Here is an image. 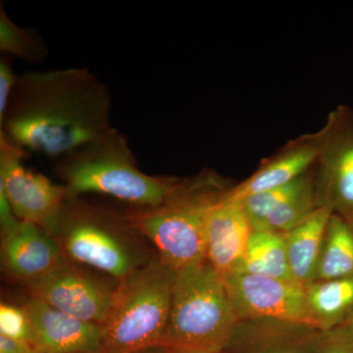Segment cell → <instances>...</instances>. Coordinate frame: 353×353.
<instances>
[{
  "mask_svg": "<svg viewBox=\"0 0 353 353\" xmlns=\"http://www.w3.org/2000/svg\"><path fill=\"white\" fill-rule=\"evenodd\" d=\"M305 294L315 328L321 332L338 328L353 312V275L316 281L305 288Z\"/></svg>",
  "mask_w": 353,
  "mask_h": 353,
  "instance_id": "obj_17",
  "label": "cell"
},
{
  "mask_svg": "<svg viewBox=\"0 0 353 353\" xmlns=\"http://www.w3.org/2000/svg\"><path fill=\"white\" fill-rule=\"evenodd\" d=\"M333 211L321 206L310 217L285 234V248L292 279L307 288L316 280L318 262Z\"/></svg>",
  "mask_w": 353,
  "mask_h": 353,
  "instance_id": "obj_16",
  "label": "cell"
},
{
  "mask_svg": "<svg viewBox=\"0 0 353 353\" xmlns=\"http://www.w3.org/2000/svg\"><path fill=\"white\" fill-rule=\"evenodd\" d=\"M226 192L209 213L206 233V261L223 277L240 261L253 231L243 203L228 199Z\"/></svg>",
  "mask_w": 353,
  "mask_h": 353,
  "instance_id": "obj_15",
  "label": "cell"
},
{
  "mask_svg": "<svg viewBox=\"0 0 353 353\" xmlns=\"http://www.w3.org/2000/svg\"><path fill=\"white\" fill-rule=\"evenodd\" d=\"M64 248L72 259L121 281L136 270L134 257L110 230L90 218L72 219L65 227Z\"/></svg>",
  "mask_w": 353,
  "mask_h": 353,
  "instance_id": "obj_11",
  "label": "cell"
},
{
  "mask_svg": "<svg viewBox=\"0 0 353 353\" xmlns=\"http://www.w3.org/2000/svg\"><path fill=\"white\" fill-rule=\"evenodd\" d=\"M315 136L318 203L353 221V108L336 106Z\"/></svg>",
  "mask_w": 353,
  "mask_h": 353,
  "instance_id": "obj_6",
  "label": "cell"
},
{
  "mask_svg": "<svg viewBox=\"0 0 353 353\" xmlns=\"http://www.w3.org/2000/svg\"><path fill=\"white\" fill-rule=\"evenodd\" d=\"M61 173L70 194H106L141 208L161 205L180 182L139 170L126 139L111 130L64 157Z\"/></svg>",
  "mask_w": 353,
  "mask_h": 353,
  "instance_id": "obj_2",
  "label": "cell"
},
{
  "mask_svg": "<svg viewBox=\"0 0 353 353\" xmlns=\"http://www.w3.org/2000/svg\"><path fill=\"white\" fill-rule=\"evenodd\" d=\"M353 221L333 213L330 218L316 281L353 275Z\"/></svg>",
  "mask_w": 353,
  "mask_h": 353,
  "instance_id": "obj_19",
  "label": "cell"
},
{
  "mask_svg": "<svg viewBox=\"0 0 353 353\" xmlns=\"http://www.w3.org/2000/svg\"><path fill=\"white\" fill-rule=\"evenodd\" d=\"M0 50L14 57L34 62L46 61L48 48L32 28H21L7 16L0 6Z\"/></svg>",
  "mask_w": 353,
  "mask_h": 353,
  "instance_id": "obj_20",
  "label": "cell"
},
{
  "mask_svg": "<svg viewBox=\"0 0 353 353\" xmlns=\"http://www.w3.org/2000/svg\"><path fill=\"white\" fill-rule=\"evenodd\" d=\"M314 181L315 175L310 170L284 187L276 188L245 197L241 203L250 218L252 229L266 219L274 211L284 205L285 202L301 194L311 183H314Z\"/></svg>",
  "mask_w": 353,
  "mask_h": 353,
  "instance_id": "obj_22",
  "label": "cell"
},
{
  "mask_svg": "<svg viewBox=\"0 0 353 353\" xmlns=\"http://www.w3.org/2000/svg\"><path fill=\"white\" fill-rule=\"evenodd\" d=\"M319 208L314 181L301 194L292 197L284 205L271 213L253 230L287 234L310 217Z\"/></svg>",
  "mask_w": 353,
  "mask_h": 353,
  "instance_id": "obj_21",
  "label": "cell"
},
{
  "mask_svg": "<svg viewBox=\"0 0 353 353\" xmlns=\"http://www.w3.org/2000/svg\"><path fill=\"white\" fill-rule=\"evenodd\" d=\"M39 353H94L101 350V325L83 321L32 297L25 306Z\"/></svg>",
  "mask_w": 353,
  "mask_h": 353,
  "instance_id": "obj_10",
  "label": "cell"
},
{
  "mask_svg": "<svg viewBox=\"0 0 353 353\" xmlns=\"http://www.w3.org/2000/svg\"><path fill=\"white\" fill-rule=\"evenodd\" d=\"M343 326L347 328L348 333L350 334V336H352L353 339V312L352 314L350 316V318H348L347 320V322L343 324Z\"/></svg>",
  "mask_w": 353,
  "mask_h": 353,
  "instance_id": "obj_28",
  "label": "cell"
},
{
  "mask_svg": "<svg viewBox=\"0 0 353 353\" xmlns=\"http://www.w3.org/2000/svg\"><path fill=\"white\" fill-rule=\"evenodd\" d=\"M164 353H169V352H167V350H165V348H164Z\"/></svg>",
  "mask_w": 353,
  "mask_h": 353,
  "instance_id": "obj_29",
  "label": "cell"
},
{
  "mask_svg": "<svg viewBox=\"0 0 353 353\" xmlns=\"http://www.w3.org/2000/svg\"><path fill=\"white\" fill-rule=\"evenodd\" d=\"M228 190L212 175L181 183L163 204L132 216V226L154 243L162 263L174 272L196 266L206 261L209 213Z\"/></svg>",
  "mask_w": 353,
  "mask_h": 353,
  "instance_id": "obj_4",
  "label": "cell"
},
{
  "mask_svg": "<svg viewBox=\"0 0 353 353\" xmlns=\"http://www.w3.org/2000/svg\"><path fill=\"white\" fill-rule=\"evenodd\" d=\"M2 252L9 273L29 284L65 263L57 241L43 228L23 221L3 234Z\"/></svg>",
  "mask_w": 353,
  "mask_h": 353,
  "instance_id": "obj_13",
  "label": "cell"
},
{
  "mask_svg": "<svg viewBox=\"0 0 353 353\" xmlns=\"http://www.w3.org/2000/svg\"><path fill=\"white\" fill-rule=\"evenodd\" d=\"M32 297L70 316L102 325L112 307L116 290L83 275L66 263L30 283Z\"/></svg>",
  "mask_w": 353,
  "mask_h": 353,
  "instance_id": "obj_9",
  "label": "cell"
},
{
  "mask_svg": "<svg viewBox=\"0 0 353 353\" xmlns=\"http://www.w3.org/2000/svg\"><path fill=\"white\" fill-rule=\"evenodd\" d=\"M24 150L0 132V192L6 194L14 216L52 232L60 226L67 189L55 185L22 164Z\"/></svg>",
  "mask_w": 353,
  "mask_h": 353,
  "instance_id": "obj_7",
  "label": "cell"
},
{
  "mask_svg": "<svg viewBox=\"0 0 353 353\" xmlns=\"http://www.w3.org/2000/svg\"><path fill=\"white\" fill-rule=\"evenodd\" d=\"M320 353H353V339L343 325L321 332Z\"/></svg>",
  "mask_w": 353,
  "mask_h": 353,
  "instance_id": "obj_24",
  "label": "cell"
},
{
  "mask_svg": "<svg viewBox=\"0 0 353 353\" xmlns=\"http://www.w3.org/2000/svg\"><path fill=\"white\" fill-rule=\"evenodd\" d=\"M0 353H39L31 343L0 334Z\"/></svg>",
  "mask_w": 353,
  "mask_h": 353,
  "instance_id": "obj_26",
  "label": "cell"
},
{
  "mask_svg": "<svg viewBox=\"0 0 353 353\" xmlns=\"http://www.w3.org/2000/svg\"><path fill=\"white\" fill-rule=\"evenodd\" d=\"M175 275L160 261L136 269L121 281L110 312L101 325L102 353H138L161 347Z\"/></svg>",
  "mask_w": 353,
  "mask_h": 353,
  "instance_id": "obj_5",
  "label": "cell"
},
{
  "mask_svg": "<svg viewBox=\"0 0 353 353\" xmlns=\"http://www.w3.org/2000/svg\"><path fill=\"white\" fill-rule=\"evenodd\" d=\"M320 334L299 323L240 320L222 353H320Z\"/></svg>",
  "mask_w": 353,
  "mask_h": 353,
  "instance_id": "obj_12",
  "label": "cell"
},
{
  "mask_svg": "<svg viewBox=\"0 0 353 353\" xmlns=\"http://www.w3.org/2000/svg\"><path fill=\"white\" fill-rule=\"evenodd\" d=\"M94 353H97V352H94Z\"/></svg>",
  "mask_w": 353,
  "mask_h": 353,
  "instance_id": "obj_30",
  "label": "cell"
},
{
  "mask_svg": "<svg viewBox=\"0 0 353 353\" xmlns=\"http://www.w3.org/2000/svg\"><path fill=\"white\" fill-rule=\"evenodd\" d=\"M224 280L239 320H281L315 328L305 289L294 281L243 273L227 274Z\"/></svg>",
  "mask_w": 353,
  "mask_h": 353,
  "instance_id": "obj_8",
  "label": "cell"
},
{
  "mask_svg": "<svg viewBox=\"0 0 353 353\" xmlns=\"http://www.w3.org/2000/svg\"><path fill=\"white\" fill-rule=\"evenodd\" d=\"M230 273L294 281L288 261L285 234L253 230L243 256Z\"/></svg>",
  "mask_w": 353,
  "mask_h": 353,
  "instance_id": "obj_18",
  "label": "cell"
},
{
  "mask_svg": "<svg viewBox=\"0 0 353 353\" xmlns=\"http://www.w3.org/2000/svg\"><path fill=\"white\" fill-rule=\"evenodd\" d=\"M317 159L315 132L292 139L280 152L265 160L254 172L226 192L228 199L243 201L245 197L266 190L284 187L307 173Z\"/></svg>",
  "mask_w": 353,
  "mask_h": 353,
  "instance_id": "obj_14",
  "label": "cell"
},
{
  "mask_svg": "<svg viewBox=\"0 0 353 353\" xmlns=\"http://www.w3.org/2000/svg\"><path fill=\"white\" fill-rule=\"evenodd\" d=\"M108 87L85 68L18 75L0 132L21 150L67 157L105 136L110 126Z\"/></svg>",
  "mask_w": 353,
  "mask_h": 353,
  "instance_id": "obj_1",
  "label": "cell"
},
{
  "mask_svg": "<svg viewBox=\"0 0 353 353\" xmlns=\"http://www.w3.org/2000/svg\"><path fill=\"white\" fill-rule=\"evenodd\" d=\"M169 353H221L204 352V350H183V348H165Z\"/></svg>",
  "mask_w": 353,
  "mask_h": 353,
  "instance_id": "obj_27",
  "label": "cell"
},
{
  "mask_svg": "<svg viewBox=\"0 0 353 353\" xmlns=\"http://www.w3.org/2000/svg\"><path fill=\"white\" fill-rule=\"evenodd\" d=\"M18 75L4 58L0 60V119L3 117Z\"/></svg>",
  "mask_w": 353,
  "mask_h": 353,
  "instance_id": "obj_25",
  "label": "cell"
},
{
  "mask_svg": "<svg viewBox=\"0 0 353 353\" xmlns=\"http://www.w3.org/2000/svg\"><path fill=\"white\" fill-rule=\"evenodd\" d=\"M0 334L32 345L34 332H32L31 319L25 307L20 308L10 304H1Z\"/></svg>",
  "mask_w": 353,
  "mask_h": 353,
  "instance_id": "obj_23",
  "label": "cell"
},
{
  "mask_svg": "<svg viewBox=\"0 0 353 353\" xmlns=\"http://www.w3.org/2000/svg\"><path fill=\"white\" fill-rule=\"evenodd\" d=\"M239 321L224 277L203 262L176 272L161 347L222 353Z\"/></svg>",
  "mask_w": 353,
  "mask_h": 353,
  "instance_id": "obj_3",
  "label": "cell"
}]
</instances>
